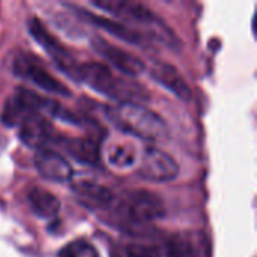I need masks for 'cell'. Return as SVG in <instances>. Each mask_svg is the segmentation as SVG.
<instances>
[{"label": "cell", "instance_id": "17", "mask_svg": "<svg viewBox=\"0 0 257 257\" xmlns=\"http://www.w3.org/2000/svg\"><path fill=\"white\" fill-rule=\"evenodd\" d=\"M27 200L33 214L44 220L56 218L60 211V200L57 196L42 187H32L27 191Z\"/></svg>", "mask_w": 257, "mask_h": 257}, {"label": "cell", "instance_id": "7", "mask_svg": "<svg viewBox=\"0 0 257 257\" xmlns=\"http://www.w3.org/2000/svg\"><path fill=\"white\" fill-rule=\"evenodd\" d=\"M12 71L17 77L35 84L36 87L60 96H71V90L48 72L44 63L27 51H18L12 60Z\"/></svg>", "mask_w": 257, "mask_h": 257}, {"label": "cell", "instance_id": "19", "mask_svg": "<svg viewBox=\"0 0 257 257\" xmlns=\"http://www.w3.org/2000/svg\"><path fill=\"white\" fill-rule=\"evenodd\" d=\"M57 257H99L98 250L84 239H75L59 250Z\"/></svg>", "mask_w": 257, "mask_h": 257}, {"label": "cell", "instance_id": "13", "mask_svg": "<svg viewBox=\"0 0 257 257\" xmlns=\"http://www.w3.org/2000/svg\"><path fill=\"white\" fill-rule=\"evenodd\" d=\"M151 75L157 83H160L163 87H166L179 99L188 101L191 98L190 86L187 84L182 74L173 65L166 62H157L151 69Z\"/></svg>", "mask_w": 257, "mask_h": 257}, {"label": "cell", "instance_id": "4", "mask_svg": "<svg viewBox=\"0 0 257 257\" xmlns=\"http://www.w3.org/2000/svg\"><path fill=\"white\" fill-rule=\"evenodd\" d=\"M35 114L44 117H60L66 122L78 123V120L69 111H66L57 101L39 96L38 93L24 87H18L14 95L6 101L2 111V122L8 126H18L26 117Z\"/></svg>", "mask_w": 257, "mask_h": 257}, {"label": "cell", "instance_id": "8", "mask_svg": "<svg viewBox=\"0 0 257 257\" xmlns=\"http://www.w3.org/2000/svg\"><path fill=\"white\" fill-rule=\"evenodd\" d=\"M139 175L151 182H169L179 175V166L167 152L149 146L142 155Z\"/></svg>", "mask_w": 257, "mask_h": 257}, {"label": "cell", "instance_id": "9", "mask_svg": "<svg viewBox=\"0 0 257 257\" xmlns=\"http://www.w3.org/2000/svg\"><path fill=\"white\" fill-rule=\"evenodd\" d=\"M92 48L104 57L110 65H113L117 71L128 77H137L145 71V63L142 59L134 56L133 53L122 50L108 41H105L102 36H93L92 38Z\"/></svg>", "mask_w": 257, "mask_h": 257}, {"label": "cell", "instance_id": "10", "mask_svg": "<svg viewBox=\"0 0 257 257\" xmlns=\"http://www.w3.org/2000/svg\"><path fill=\"white\" fill-rule=\"evenodd\" d=\"M92 6L102 9L105 12H110L119 18L143 23L148 26H161L160 20L155 17V14L146 8L143 3L131 2V0H93L90 2Z\"/></svg>", "mask_w": 257, "mask_h": 257}, {"label": "cell", "instance_id": "5", "mask_svg": "<svg viewBox=\"0 0 257 257\" xmlns=\"http://www.w3.org/2000/svg\"><path fill=\"white\" fill-rule=\"evenodd\" d=\"M110 206H113L114 215L130 226H143L161 220L166 215L161 197L145 190L128 191L120 199L113 200Z\"/></svg>", "mask_w": 257, "mask_h": 257}, {"label": "cell", "instance_id": "2", "mask_svg": "<svg viewBox=\"0 0 257 257\" xmlns=\"http://www.w3.org/2000/svg\"><path fill=\"white\" fill-rule=\"evenodd\" d=\"M105 114L119 131L146 142H161L169 134V126L164 119L142 104H117L108 107Z\"/></svg>", "mask_w": 257, "mask_h": 257}, {"label": "cell", "instance_id": "16", "mask_svg": "<svg viewBox=\"0 0 257 257\" xmlns=\"http://www.w3.org/2000/svg\"><path fill=\"white\" fill-rule=\"evenodd\" d=\"M72 9L78 11V12H80L87 21H90L93 26L99 27L101 30L107 32V33H110V35H113V36H116V38H119V39L128 42V44L139 45V44H142V41H143V38H142L140 33H137L136 30H133L131 27H128V26H125V24H122V23L113 21V20L105 18V17H101V15H95V14L87 12V11L81 9V8H77V6H72Z\"/></svg>", "mask_w": 257, "mask_h": 257}, {"label": "cell", "instance_id": "3", "mask_svg": "<svg viewBox=\"0 0 257 257\" xmlns=\"http://www.w3.org/2000/svg\"><path fill=\"white\" fill-rule=\"evenodd\" d=\"M196 233H172L152 241L130 242L120 250L122 257H205V239Z\"/></svg>", "mask_w": 257, "mask_h": 257}, {"label": "cell", "instance_id": "12", "mask_svg": "<svg viewBox=\"0 0 257 257\" xmlns=\"http://www.w3.org/2000/svg\"><path fill=\"white\" fill-rule=\"evenodd\" d=\"M18 136L21 142L38 151L47 149L48 143H56L57 136L53 126L44 116H29L18 125Z\"/></svg>", "mask_w": 257, "mask_h": 257}, {"label": "cell", "instance_id": "18", "mask_svg": "<svg viewBox=\"0 0 257 257\" xmlns=\"http://www.w3.org/2000/svg\"><path fill=\"white\" fill-rule=\"evenodd\" d=\"M105 158H107L108 164L116 169H130L136 164L137 155H136V151L133 146L123 145V143H116V145L110 146Z\"/></svg>", "mask_w": 257, "mask_h": 257}, {"label": "cell", "instance_id": "6", "mask_svg": "<svg viewBox=\"0 0 257 257\" xmlns=\"http://www.w3.org/2000/svg\"><path fill=\"white\" fill-rule=\"evenodd\" d=\"M27 29L33 39L44 48V51L50 56V59L54 62V65L66 74L71 80L78 81V72H80V65L72 53L47 29V26L36 17L30 18L27 23Z\"/></svg>", "mask_w": 257, "mask_h": 257}, {"label": "cell", "instance_id": "15", "mask_svg": "<svg viewBox=\"0 0 257 257\" xmlns=\"http://www.w3.org/2000/svg\"><path fill=\"white\" fill-rule=\"evenodd\" d=\"M56 143H60L62 149L66 151V154H69L78 163L89 166H95L99 163V145L90 137H57Z\"/></svg>", "mask_w": 257, "mask_h": 257}, {"label": "cell", "instance_id": "14", "mask_svg": "<svg viewBox=\"0 0 257 257\" xmlns=\"http://www.w3.org/2000/svg\"><path fill=\"white\" fill-rule=\"evenodd\" d=\"M72 191L81 203L90 209H105L113 200V191L102 184L92 181H77L72 184Z\"/></svg>", "mask_w": 257, "mask_h": 257}, {"label": "cell", "instance_id": "1", "mask_svg": "<svg viewBox=\"0 0 257 257\" xmlns=\"http://www.w3.org/2000/svg\"><path fill=\"white\" fill-rule=\"evenodd\" d=\"M78 81L86 83L90 89L101 95L119 101V104H140L149 101V92L142 84L131 78L116 75L108 66L98 62L81 63Z\"/></svg>", "mask_w": 257, "mask_h": 257}, {"label": "cell", "instance_id": "11", "mask_svg": "<svg viewBox=\"0 0 257 257\" xmlns=\"http://www.w3.org/2000/svg\"><path fill=\"white\" fill-rule=\"evenodd\" d=\"M35 167L38 173L47 179L57 184H65L72 179L74 170L68 160L51 149H41L35 155Z\"/></svg>", "mask_w": 257, "mask_h": 257}]
</instances>
